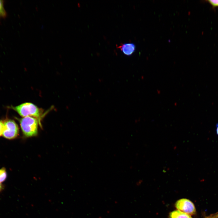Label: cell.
<instances>
[{"label": "cell", "mask_w": 218, "mask_h": 218, "mask_svg": "<svg viewBox=\"0 0 218 218\" xmlns=\"http://www.w3.org/2000/svg\"><path fill=\"white\" fill-rule=\"evenodd\" d=\"M38 120L28 116L19 119L20 127L24 135L26 137L36 136L38 133Z\"/></svg>", "instance_id": "cell-1"}, {"label": "cell", "mask_w": 218, "mask_h": 218, "mask_svg": "<svg viewBox=\"0 0 218 218\" xmlns=\"http://www.w3.org/2000/svg\"><path fill=\"white\" fill-rule=\"evenodd\" d=\"M11 108L23 117L30 116L39 120L41 114V109L34 104L30 102L24 103L15 107L12 106Z\"/></svg>", "instance_id": "cell-2"}, {"label": "cell", "mask_w": 218, "mask_h": 218, "mask_svg": "<svg viewBox=\"0 0 218 218\" xmlns=\"http://www.w3.org/2000/svg\"><path fill=\"white\" fill-rule=\"evenodd\" d=\"M19 128L17 124L13 120L8 119L4 122L3 136L8 139H13L18 135Z\"/></svg>", "instance_id": "cell-3"}, {"label": "cell", "mask_w": 218, "mask_h": 218, "mask_svg": "<svg viewBox=\"0 0 218 218\" xmlns=\"http://www.w3.org/2000/svg\"><path fill=\"white\" fill-rule=\"evenodd\" d=\"M175 206L178 210L190 215L196 213V209L194 204L187 199L179 200L176 203Z\"/></svg>", "instance_id": "cell-4"}, {"label": "cell", "mask_w": 218, "mask_h": 218, "mask_svg": "<svg viewBox=\"0 0 218 218\" xmlns=\"http://www.w3.org/2000/svg\"><path fill=\"white\" fill-rule=\"evenodd\" d=\"M118 48L124 54L127 56H130L135 51L136 46L133 43H126L121 44Z\"/></svg>", "instance_id": "cell-5"}, {"label": "cell", "mask_w": 218, "mask_h": 218, "mask_svg": "<svg viewBox=\"0 0 218 218\" xmlns=\"http://www.w3.org/2000/svg\"><path fill=\"white\" fill-rule=\"evenodd\" d=\"M170 218H192L191 216L179 210L171 212L170 214Z\"/></svg>", "instance_id": "cell-6"}, {"label": "cell", "mask_w": 218, "mask_h": 218, "mask_svg": "<svg viewBox=\"0 0 218 218\" xmlns=\"http://www.w3.org/2000/svg\"><path fill=\"white\" fill-rule=\"evenodd\" d=\"M7 177V173L4 167L0 169V183L4 182Z\"/></svg>", "instance_id": "cell-7"}, {"label": "cell", "mask_w": 218, "mask_h": 218, "mask_svg": "<svg viewBox=\"0 0 218 218\" xmlns=\"http://www.w3.org/2000/svg\"><path fill=\"white\" fill-rule=\"evenodd\" d=\"M5 12L3 7L2 1L0 0V16H4Z\"/></svg>", "instance_id": "cell-8"}, {"label": "cell", "mask_w": 218, "mask_h": 218, "mask_svg": "<svg viewBox=\"0 0 218 218\" xmlns=\"http://www.w3.org/2000/svg\"><path fill=\"white\" fill-rule=\"evenodd\" d=\"M208 2L213 7L218 6V0H208Z\"/></svg>", "instance_id": "cell-9"}, {"label": "cell", "mask_w": 218, "mask_h": 218, "mask_svg": "<svg viewBox=\"0 0 218 218\" xmlns=\"http://www.w3.org/2000/svg\"><path fill=\"white\" fill-rule=\"evenodd\" d=\"M4 128V122L0 120V137L3 134Z\"/></svg>", "instance_id": "cell-10"}, {"label": "cell", "mask_w": 218, "mask_h": 218, "mask_svg": "<svg viewBox=\"0 0 218 218\" xmlns=\"http://www.w3.org/2000/svg\"><path fill=\"white\" fill-rule=\"evenodd\" d=\"M4 186L1 183H0V193L4 189Z\"/></svg>", "instance_id": "cell-11"}, {"label": "cell", "mask_w": 218, "mask_h": 218, "mask_svg": "<svg viewBox=\"0 0 218 218\" xmlns=\"http://www.w3.org/2000/svg\"><path fill=\"white\" fill-rule=\"evenodd\" d=\"M216 133L218 135V124H217L216 125Z\"/></svg>", "instance_id": "cell-12"}, {"label": "cell", "mask_w": 218, "mask_h": 218, "mask_svg": "<svg viewBox=\"0 0 218 218\" xmlns=\"http://www.w3.org/2000/svg\"><path fill=\"white\" fill-rule=\"evenodd\" d=\"M215 216V217H218V213L215 216Z\"/></svg>", "instance_id": "cell-13"}, {"label": "cell", "mask_w": 218, "mask_h": 218, "mask_svg": "<svg viewBox=\"0 0 218 218\" xmlns=\"http://www.w3.org/2000/svg\"><path fill=\"white\" fill-rule=\"evenodd\" d=\"M215 218H218V217H215Z\"/></svg>", "instance_id": "cell-14"}]
</instances>
